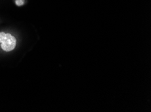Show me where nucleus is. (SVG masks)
<instances>
[{
	"mask_svg": "<svg viewBox=\"0 0 151 112\" xmlns=\"http://www.w3.org/2000/svg\"><path fill=\"white\" fill-rule=\"evenodd\" d=\"M0 43L3 51L6 52L12 51L17 45V39L10 34L0 32Z\"/></svg>",
	"mask_w": 151,
	"mask_h": 112,
	"instance_id": "f257e3e1",
	"label": "nucleus"
},
{
	"mask_svg": "<svg viewBox=\"0 0 151 112\" xmlns=\"http://www.w3.org/2000/svg\"><path fill=\"white\" fill-rule=\"evenodd\" d=\"M15 3H16V5H17V6H21L24 4V0H16Z\"/></svg>",
	"mask_w": 151,
	"mask_h": 112,
	"instance_id": "f03ea898",
	"label": "nucleus"
}]
</instances>
